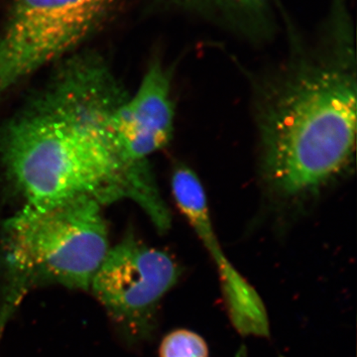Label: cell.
I'll return each mask as SVG.
<instances>
[{"mask_svg":"<svg viewBox=\"0 0 357 357\" xmlns=\"http://www.w3.org/2000/svg\"><path fill=\"white\" fill-rule=\"evenodd\" d=\"M285 59L251 79L265 215L286 227L349 175L356 159V53L349 0H330L312 41L274 0Z\"/></svg>","mask_w":357,"mask_h":357,"instance_id":"obj_1","label":"cell"},{"mask_svg":"<svg viewBox=\"0 0 357 357\" xmlns=\"http://www.w3.org/2000/svg\"><path fill=\"white\" fill-rule=\"evenodd\" d=\"M129 95L109 63L79 50L0 130V166L23 204L88 198L130 203L160 234L172 223L151 162L131 160L114 119Z\"/></svg>","mask_w":357,"mask_h":357,"instance_id":"obj_2","label":"cell"},{"mask_svg":"<svg viewBox=\"0 0 357 357\" xmlns=\"http://www.w3.org/2000/svg\"><path fill=\"white\" fill-rule=\"evenodd\" d=\"M105 206L88 198L23 204L0 232V335L37 286L89 290L109 250Z\"/></svg>","mask_w":357,"mask_h":357,"instance_id":"obj_3","label":"cell"},{"mask_svg":"<svg viewBox=\"0 0 357 357\" xmlns=\"http://www.w3.org/2000/svg\"><path fill=\"white\" fill-rule=\"evenodd\" d=\"M116 0H14L0 31V100L69 57L109 20Z\"/></svg>","mask_w":357,"mask_h":357,"instance_id":"obj_4","label":"cell"},{"mask_svg":"<svg viewBox=\"0 0 357 357\" xmlns=\"http://www.w3.org/2000/svg\"><path fill=\"white\" fill-rule=\"evenodd\" d=\"M181 276L173 256L128 232L110 246L89 290L123 337L140 342L153 335L160 305Z\"/></svg>","mask_w":357,"mask_h":357,"instance_id":"obj_5","label":"cell"},{"mask_svg":"<svg viewBox=\"0 0 357 357\" xmlns=\"http://www.w3.org/2000/svg\"><path fill=\"white\" fill-rule=\"evenodd\" d=\"M171 192L178 211L215 265L232 326L243 337H269L266 307L257 291L225 255L198 175L184 164L176 167L171 176Z\"/></svg>","mask_w":357,"mask_h":357,"instance_id":"obj_6","label":"cell"},{"mask_svg":"<svg viewBox=\"0 0 357 357\" xmlns=\"http://www.w3.org/2000/svg\"><path fill=\"white\" fill-rule=\"evenodd\" d=\"M172 66L154 58L135 93L126 96L114 114V130L126 153L140 163L150 162L170 144L175 122Z\"/></svg>","mask_w":357,"mask_h":357,"instance_id":"obj_7","label":"cell"},{"mask_svg":"<svg viewBox=\"0 0 357 357\" xmlns=\"http://www.w3.org/2000/svg\"><path fill=\"white\" fill-rule=\"evenodd\" d=\"M159 357H210L208 344L199 333L178 328L167 333L159 347Z\"/></svg>","mask_w":357,"mask_h":357,"instance_id":"obj_8","label":"cell"},{"mask_svg":"<svg viewBox=\"0 0 357 357\" xmlns=\"http://www.w3.org/2000/svg\"><path fill=\"white\" fill-rule=\"evenodd\" d=\"M166 8L175 13L197 16L208 22L210 15V0H156Z\"/></svg>","mask_w":357,"mask_h":357,"instance_id":"obj_9","label":"cell"}]
</instances>
